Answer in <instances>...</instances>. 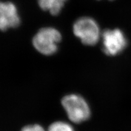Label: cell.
<instances>
[{
	"label": "cell",
	"mask_w": 131,
	"mask_h": 131,
	"mask_svg": "<svg viewBox=\"0 0 131 131\" xmlns=\"http://www.w3.org/2000/svg\"><path fill=\"white\" fill-rule=\"evenodd\" d=\"M61 38V33L57 29L44 27L40 29L33 38L32 45L40 53L49 56L56 53Z\"/></svg>",
	"instance_id": "obj_1"
},
{
	"label": "cell",
	"mask_w": 131,
	"mask_h": 131,
	"mask_svg": "<svg viewBox=\"0 0 131 131\" xmlns=\"http://www.w3.org/2000/svg\"><path fill=\"white\" fill-rule=\"evenodd\" d=\"M73 32L83 45L90 46L97 43L101 35L96 21L88 16L81 17L75 21L73 26Z\"/></svg>",
	"instance_id": "obj_2"
},
{
	"label": "cell",
	"mask_w": 131,
	"mask_h": 131,
	"mask_svg": "<svg viewBox=\"0 0 131 131\" xmlns=\"http://www.w3.org/2000/svg\"><path fill=\"white\" fill-rule=\"evenodd\" d=\"M63 107L70 121L80 123L89 118L91 110L88 103L82 96L76 94L65 96L61 100Z\"/></svg>",
	"instance_id": "obj_3"
},
{
	"label": "cell",
	"mask_w": 131,
	"mask_h": 131,
	"mask_svg": "<svg viewBox=\"0 0 131 131\" xmlns=\"http://www.w3.org/2000/svg\"><path fill=\"white\" fill-rule=\"evenodd\" d=\"M102 50L108 56H116L123 51L127 46V40L119 29H106L103 32Z\"/></svg>",
	"instance_id": "obj_4"
},
{
	"label": "cell",
	"mask_w": 131,
	"mask_h": 131,
	"mask_svg": "<svg viewBox=\"0 0 131 131\" xmlns=\"http://www.w3.org/2000/svg\"><path fill=\"white\" fill-rule=\"evenodd\" d=\"M20 24V18L17 8L11 2L1 3L0 4V28L6 31L10 28H15Z\"/></svg>",
	"instance_id": "obj_5"
},
{
	"label": "cell",
	"mask_w": 131,
	"mask_h": 131,
	"mask_svg": "<svg viewBox=\"0 0 131 131\" xmlns=\"http://www.w3.org/2000/svg\"><path fill=\"white\" fill-rule=\"evenodd\" d=\"M67 0H38L42 10L49 12L52 15L60 14Z\"/></svg>",
	"instance_id": "obj_6"
},
{
	"label": "cell",
	"mask_w": 131,
	"mask_h": 131,
	"mask_svg": "<svg viewBox=\"0 0 131 131\" xmlns=\"http://www.w3.org/2000/svg\"><path fill=\"white\" fill-rule=\"evenodd\" d=\"M48 131H74V129L68 123L56 122L50 124Z\"/></svg>",
	"instance_id": "obj_7"
},
{
	"label": "cell",
	"mask_w": 131,
	"mask_h": 131,
	"mask_svg": "<svg viewBox=\"0 0 131 131\" xmlns=\"http://www.w3.org/2000/svg\"><path fill=\"white\" fill-rule=\"evenodd\" d=\"M21 131H45L39 124H32L24 127Z\"/></svg>",
	"instance_id": "obj_8"
}]
</instances>
